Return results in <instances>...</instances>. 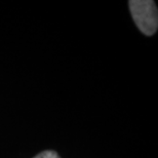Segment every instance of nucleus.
Instances as JSON below:
<instances>
[{
    "mask_svg": "<svg viewBox=\"0 0 158 158\" xmlns=\"http://www.w3.org/2000/svg\"><path fill=\"white\" fill-rule=\"evenodd\" d=\"M131 17L137 27L145 35L151 36L157 31L158 12L152 0H131L128 2Z\"/></svg>",
    "mask_w": 158,
    "mask_h": 158,
    "instance_id": "1",
    "label": "nucleus"
},
{
    "mask_svg": "<svg viewBox=\"0 0 158 158\" xmlns=\"http://www.w3.org/2000/svg\"><path fill=\"white\" fill-rule=\"evenodd\" d=\"M34 158H61L59 156V154L56 152V151H52V150H46L43 151V152L39 153L38 155H36Z\"/></svg>",
    "mask_w": 158,
    "mask_h": 158,
    "instance_id": "2",
    "label": "nucleus"
}]
</instances>
